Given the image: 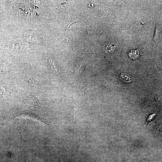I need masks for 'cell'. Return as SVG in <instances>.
Instances as JSON below:
<instances>
[{
	"label": "cell",
	"instance_id": "6da1fadb",
	"mask_svg": "<svg viewBox=\"0 0 162 162\" xmlns=\"http://www.w3.org/2000/svg\"><path fill=\"white\" fill-rule=\"evenodd\" d=\"M120 78L123 82L126 83H130L132 81L130 76L126 73H123L121 74Z\"/></svg>",
	"mask_w": 162,
	"mask_h": 162
},
{
	"label": "cell",
	"instance_id": "7a4b0ae2",
	"mask_svg": "<svg viewBox=\"0 0 162 162\" xmlns=\"http://www.w3.org/2000/svg\"><path fill=\"white\" fill-rule=\"evenodd\" d=\"M139 54V52L137 50H131L129 53V57L133 59H137L138 58Z\"/></svg>",
	"mask_w": 162,
	"mask_h": 162
},
{
	"label": "cell",
	"instance_id": "3957f363",
	"mask_svg": "<svg viewBox=\"0 0 162 162\" xmlns=\"http://www.w3.org/2000/svg\"><path fill=\"white\" fill-rule=\"evenodd\" d=\"M29 99L31 102H32L34 106L35 107L38 108H39V109H41L40 104L39 102H38V100L35 98L32 95H30Z\"/></svg>",
	"mask_w": 162,
	"mask_h": 162
},
{
	"label": "cell",
	"instance_id": "277c9868",
	"mask_svg": "<svg viewBox=\"0 0 162 162\" xmlns=\"http://www.w3.org/2000/svg\"><path fill=\"white\" fill-rule=\"evenodd\" d=\"M160 32L161 30L160 27L159 26L158 24H156L155 32L154 36V38H153L152 42L153 41H156L158 39L159 36L160 35Z\"/></svg>",
	"mask_w": 162,
	"mask_h": 162
},
{
	"label": "cell",
	"instance_id": "5b68a950",
	"mask_svg": "<svg viewBox=\"0 0 162 162\" xmlns=\"http://www.w3.org/2000/svg\"><path fill=\"white\" fill-rule=\"evenodd\" d=\"M156 113H153V114H151L148 116L147 119V122H146V126L149 122L154 120L156 117Z\"/></svg>",
	"mask_w": 162,
	"mask_h": 162
},
{
	"label": "cell",
	"instance_id": "8992f818",
	"mask_svg": "<svg viewBox=\"0 0 162 162\" xmlns=\"http://www.w3.org/2000/svg\"><path fill=\"white\" fill-rule=\"evenodd\" d=\"M114 49V47L113 44H110L106 48V52L108 53L113 52Z\"/></svg>",
	"mask_w": 162,
	"mask_h": 162
},
{
	"label": "cell",
	"instance_id": "52a82bcc",
	"mask_svg": "<svg viewBox=\"0 0 162 162\" xmlns=\"http://www.w3.org/2000/svg\"><path fill=\"white\" fill-rule=\"evenodd\" d=\"M37 82L33 78H32L29 81L30 85L32 87H35L36 85Z\"/></svg>",
	"mask_w": 162,
	"mask_h": 162
},
{
	"label": "cell",
	"instance_id": "ba28073f",
	"mask_svg": "<svg viewBox=\"0 0 162 162\" xmlns=\"http://www.w3.org/2000/svg\"><path fill=\"white\" fill-rule=\"evenodd\" d=\"M50 62L51 66H52L53 69L54 71L56 72V73H57V70L56 67V66H55L53 61H52V60H51Z\"/></svg>",
	"mask_w": 162,
	"mask_h": 162
}]
</instances>
